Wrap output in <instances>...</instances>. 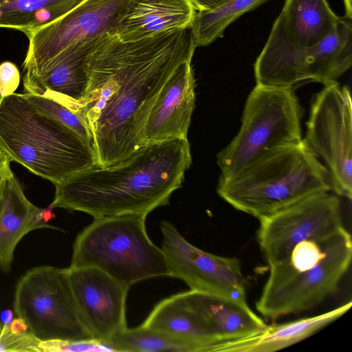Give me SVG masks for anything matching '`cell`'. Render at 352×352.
<instances>
[{
    "label": "cell",
    "mask_w": 352,
    "mask_h": 352,
    "mask_svg": "<svg viewBox=\"0 0 352 352\" xmlns=\"http://www.w3.org/2000/svg\"><path fill=\"white\" fill-rule=\"evenodd\" d=\"M196 47L190 26L135 41L116 35L98 41L76 111L90 131L96 166L118 163L144 146L142 129L157 95Z\"/></svg>",
    "instance_id": "obj_1"
},
{
    "label": "cell",
    "mask_w": 352,
    "mask_h": 352,
    "mask_svg": "<svg viewBox=\"0 0 352 352\" xmlns=\"http://www.w3.org/2000/svg\"><path fill=\"white\" fill-rule=\"evenodd\" d=\"M192 164L188 139L142 146L109 166H94L54 184L50 206L79 211L96 218L148 215L169 204Z\"/></svg>",
    "instance_id": "obj_2"
},
{
    "label": "cell",
    "mask_w": 352,
    "mask_h": 352,
    "mask_svg": "<svg viewBox=\"0 0 352 352\" xmlns=\"http://www.w3.org/2000/svg\"><path fill=\"white\" fill-rule=\"evenodd\" d=\"M330 190L328 170L303 140L266 153L231 177H219L217 187L225 201L258 219Z\"/></svg>",
    "instance_id": "obj_3"
},
{
    "label": "cell",
    "mask_w": 352,
    "mask_h": 352,
    "mask_svg": "<svg viewBox=\"0 0 352 352\" xmlns=\"http://www.w3.org/2000/svg\"><path fill=\"white\" fill-rule=\"evenodd\" d=\"M0 148L10 161L53 184L96 165L90 143L23 94L0 97Z\"/></svg>",
    "instance_id": "obj_4"
},
{
    "label": "cell",
    "mask_w": 352,
    "mask_h": 352,
    "mask_svg": "<svg viewBox=\"0 0 352 352\" xmlns=\"http://www.w3.org/2000/svg\"><path fill=\"white\" fill-rule=\"evenodd\" d=\"M351 257V236L344 226L300 242L285 258L269 266L257 311L274 320L314 307L337 292Z\"/></svg>",
    "instance_id": "obj_5"
},
{
    "label": "cell",
    "mask_w": 352,
    "mask_h": 352,
    "mask_svg": "<svg viewBox=\"0 0 352 352\" xmlns=\"http://www.w3.org/2000/svg\"><path fill=\"white\" fill-rule=\"evenodd\" d=\"M146 215L94 219L76 236L70 267H96L131 287L143 280L170 276L166 256L150 239Z\"/></svg>",
    "instance_id": "obj_6"
},
{
    "label": "cell",
    "mask_w": 352,
    "mask_h": 352,
    "mask_svg": "<svg viewBox=\"0 0 352 352\" xmlns=\"http://www.w3.org/2000/svg\"><path fill=\"white\" fill-rule=\"evenodd\" d=\"M302 114L294 88L256 83L247 98L237 134L217 154L219 177H231L266 153L302 142Z\"/></svg>",
    "instance_id": "obj_7"
},
{
    "label": "cell",
    "mask_w": 352,
    "mask_h": 352,
    "mask_svg": "<svg viewBox=\"0 0 352 352\" xmlns=\"http://www.w3.org/2000/svg\"><path fill=\"white\" fill-rule=\"evenodd\" d=\"M351 65V19L344 16L332 34L314 47H298L269 36L254 71L258 84L294 88L307 82H336Z\"/></svg>",
    "instance_id": "obj_8"
},
{
    "label": "cell",
    "mask_w": 352,
    "mask_h": 352,
    "mask_svg": "<svg viewBox=\"0 0 352 352\" xmlns=\"http://www.w3.org/2000/svg\"><path fill=\"white\" fill-rule=\"evenodd\" d=\"M13 308L40 341L93 339L80 320L68 268L42 265L28 270L16 285Z\"/></svg>",
    "instance_id": "obj_9"
},
{
    "label": "cell",
    "mask_w": 352,
    "mask_h": 352,
    "mask_svg": "<svg viewBox=\"0 0 352 352\" xmlns=\"http://www.w3.org/2000/svg\"><path fill=\"white\" fill-rule=\"evenodd\" d=\"M303 140L328 170L331 190L352 198V102L350 89L333 82L314 98Z\"/></svg>",
    "instance_id": "obj_10"
},
{
    "label": "cell",
    "mask_w": 352,
    "mask_h": 352,
    "mask_svg": "<svg viewBox=\"0 0 352 352\" xmlns=\"http://www.w3.org/2000/svg\"><path fill=\"white\" fill-rule=\"evenodd\" d=\"M131 0H84L59 19L27 36L24 74L41 72L56 56L78 42L116 35Z\"/></svg>",
    "instance_id": "obj_11"
},
{
    "label": "cell",
    "mask_w": 352,
    "mask_h": 352,
    "mask_svg": "<svg viewBox=\"0 0 352 352\" xmlns=\"http://www.w3.org/2000/svg\"><path fill=\"white\" fill-rule=\"evenodd\" d=\"M258 243L269 266L285 258L303 241L329 235L342 227L341 201L318 193L259 219Z\"/></svg>",
    "instance_id": "obj_12"
},
{
    "label": "cell",
    "mask_w": 352,
    "mask_h": 352,
    "mask_svg": "<svg viewBox=\"0 0 352 352\" xmlns=\"http://www.w3.org/2000/svg\"><path fill=\"white\" fill-rule=\"evenodd\" d=\"M160 229L170 276L183 280L191 290L247 302L245 280L236 258L198 248L169 221H163Z\"/></svg>",
    "instance_id": "obj_13"
},
{
    "label": "cell",
    "mask_w": 352,
    "mask_h": 352,
    "mask_svg": "<svg viewBox=\"0 0 352 352\" xmlns=\"http://www.w3.org/2000/svg\"><path fill=\"white\" fill-rule=\"evenodd\" d=\"M68 276L82 324L93 339L108 344L128 328L126 301L130 287L94 267H69Z\"/></svg>",
    "instance_id": "obj_14"
},
{
    "label": "cell",
    "mask_w": 352,
    "mask_h": 352,
    "mask_svg": "<svg viewBox=\"0 0 352 352\" xmlns=\"http://www.w3.org/2000/svg\"><path fill=\"white\" fill-rule=\"evenodd\" d=\"M192 60L180 63L157 95L142 129L143 145L188 139L195 105Z\"/></svg>",
    "instance_id": "obj_15"
},
{
    "label": "cell",
    "mask_w": 352,
    "mask_h": 352,
    "mask_svg": "<svg viewBox=\"0 0 352 352\" xmlns=\"http://www.w3.org/2000/svg\"><path fill=\"white\" fill-rule=\"evenodd\" d=\"M101 38L74 44L56 56L41 72L24 74L23 82L26 93L54 100L76 113L88 86L89 57Z\"/></svg>",
    "instance_id": "obj_16"
},
{
    "label": "cell",
    "mask_w": 352,
    "mask_h": 352,
    "mask_svg": "<svg viewBox=\"0 0 352 352\" xmlns=\"http://www.w3.org/2000/svg\"><path fill=\"white\" fill-rule=\"evenodd\" d=\"M182 294L217 344L254 336L267 326L247 302L191 289Z\"/></svg>",
    "instance_id": "obj_17"
},
{
    "label": "cell",
    "mask_w": 352,
    "mask_h": 352,
    "mask_svg": "<svg viewBox=\"0 0 352 352\" xmlns=\"http://www.w3.org/2000/svg\"><path fill=\"white\" fill-rule=\"evenodd\" d=\"M52 208H38L26 197L22 186L9 169L0 211V268L11 270L14 250L29 232L41 228L60 230L47 223L54 218Z\"/></svg>",
    "instance_id": "obj_18"
},
{
    "label": "cell",
    "mask_w": 352,
    "mask_h": 352,
    "mask_svg": "<svg viewBox=\"0 0 352 352\" xmlns=\"http://www.w3.org/2000/svg\"><path fill=\"white\" fill-rule=\"evenodd\" d=\"M340 19L327 0H285L269 36L311 47L332 34Z\"/></svg>",
    "instance_id": "obj_19"
},
{
    "label": "cell",
    "mask_w": 352,
    "mask_h": 352,
    "mask_svg": "<svg viewBox=\"0 0 352 352\" xmlns=\"http://www.w3.org/2000/svg\"><path fill=\"white\" fill-rule=\"evenodd\" d=\"M197 11L189 0H131L116 36L135 41L190 26Z\"/></svg>",
    "instance_id": "obj_20"
},
{
    "label": "cell",
    "mask_w": 352,
    "mask_h": 352,
    "mask_svg": "<svg viewBox=\"0 0 352 352\" xmlns=\"http://www.w3.org/2000/svg\"><path fill=\"white\" fill-rule=\"evenodd\" d=\"M349 301L325 313L283 324L267 325L254 336L216 344L210 352H273L298 343L344 315Z\"/></svg>",
    "instance_id": "obj_21"
},
{
    "label": "cell",
    "mask_w": 352,
    "mask_h": 352,
    "mask_svg": "<svg viewBox=\"0 0 352 352\" xmlns=\"http://www.w3.org/2000/svg\"><path fill=\"white\" fill-rule=\"evenodd\" d=\"M141 326L190 342L200 352H209L217 344L182 293L174 294L157 303Z\"/></svg>",
    "instance_id": "obj_22"
},
{
    "label": "cell",
    "mask_w": 352,
    "mask_h": 352,
    "mask_svg": "<svg viewBox=\"0 0 352 352\" xmlns=\"http://www.w3.org/2000/svg\"><path fill=\"white\" fill-rule=\"evenodd\" d=\"M84 0H0V28L26 36L63 16Z\"/></svg>",
    "instance_id": "obj_23"
},
{
    "label": "cell",
    "mask_w": 352,
    "mask_h": 352,
    "mask_svg": "<svg viewBox=\"0 0 352 352\" xmlns=\"http://www.w3.org/2000/svg\"><path fill=\"white\" fill-rule=\"evenodd\" d=\"M267 1L227 0L213 10L197 12L190 25L196 46L208 45L222 36L234 20Z\"/></svg>",
    "instance_id": "obj_24"
},
{
    "label": "cell",
    "mask_w": 352,
    "mask_h": 352,
    "mask_svg": "<svg viewBox=\"0 0 352 352\" xmlns=\"http://www.w3.org/2000/svg\"><path fill=\"white\" fill-rule=\"evenodd\" d=\"M108 344L114 351H199L198 347L190 342L154 331L141 325L133 329L126 328L117 333Z\"/></svg>",
    "instance_id": "obj_25"
},
{
    "label": "cell",
    "mask_w": 352,
    "mask_h": 352,
    "mask_svg": "<svg viewBox=\"0 0 352 352\" xmlns=\"http://www.w3.org/2000/svg\"><path fill=\"white\" fill-rule=\"evenodd\" d=\"M23 94L38 109L60 122L92 144L90 131L77 113L54 100L30 93Z\"/></svg>",
    "instance_id": "obj_26"
},
{
    "label": "cell",
    "mask_w": 352,
    "mask_h": 352,
    "mask_svg": "<svg viewBox=\"0 0 352 352\" xmlns=\"http://www.w3.org/2000/svg\"><path fill=\"white\" fill-rule=\"evenodd\" d=\"M41 341L28 331L14 332L9 324L0 322V351L41 352Z\"/></svg>",
    "instance_id": "obj_27"
},
{
    "label": "cell",
    "mask_w": 352,
    "mask_h": 352,
    "mask_svg": "<svg viewBox=\"0 0 352 352\" xmlns=\"http://www.w3.org/2000/svg\"><path fill=\"white\" fill-rule=\"evenodd\" d=\"M40 349L45 352L114 351L111 346L95 339L41 341Z\"/></svg>",
    "instance_id": "obj_28"
},
{
    "label": "cell",
    "mask_w": 352,
    "mask_h": 352,
    "mask_svg": "<svg viewBox=\"0 0 352 352\" xmlns=\"http://www.w3.org/2000/svg\"><path fill=\"white\" fill-rule=\"evenodd\" d=\"M20 83V73L17 67L10 61L0 64V97L14 93Z\"/></svg>",
    "instance_id": "obj_29"
},
{
    "label": "cell",
    "mask_w": 352,
    "mask_h": 352,
    "mask_svg": "<svg viewBox=\"0 0 352 352\" xmlns=\"http://www.w3.org/2000/svg\"><path fill=\"white\" fill-rule=\"evenodd\" d=\"M198 12L209 11L221 6L227 0H189Z\"/></svg>",
    "instance_id": "obj_30"
},
{
    "label": "cell",
    "mask_w": 352,
    "mask_h": 352,
    "mask_svg": "<svg viewBox=\"0 0 352 352\" xmlns=\"http://www.w3.org/2000/svg\"><path fill=\"white\" fill-rule=\"evenodd\" d=\"M10 162L6 154L0 157V189L5 184L7 173L10 168Z\"/></svg>",
    "instance_id": "obj_31"
},
{
    "label": "cell",
    "mask_w": 352,
    "mask_h": 352,
    "mask_svg": "<svg viewBox=\"0 0 352 352\" xmlns=\"http://www.w3.org/2000/svg\"><path fill=\"white\" fill-rule=\"evenodd\" d=\"M1 322L9 324L12 320V312L10 310H6L1 314Z\"/></svg>",
    "instance_id": "obj_32"
},
{
    "label": "cell",
    "mask_w": 352,
    "mask_h": 352,
    "mask_svg": "<svg viewBox=\"0 0 352 352\" xmlns=\"http://www.w3.org/2000/svg\"><path fill=\"white\" fill-rule=\"evenodd\" d=\"M345 8V16L352 19V0H343Z\"/></svg>",
    "instance_id": "obj_33"
},
{
    "label": "cell",
    "mask_w": 352,
    "mask_h": 352,
    "mask_svg": "<svg viewBox=\"0 0 352 352\" xmlns=\"http://www.w3.org/2000/svg\"><path fill=\"white\" fill-rule=\"evenodd\" d=\"M4 186H5V184H4L3 187L0 189V211H1V205H2V199H3V193Z\"/></svg>",
    "instance_id": "obj_34"
},
{
    "label": "cell",
    "mask_w": 352,
    "mask_h": 352,
    "mask_svg": "<svg viewBox=\"0 0 352 352\" xmlns=\"http://www.w3.org/2000/svg\"><path fill=\"white\" fill-rule=\"evenodd\" d=\"M5 155V153H3V151L0 148V157Z\"/></svg>",
    "instance_id": "obj_35"
}]
</instances>
